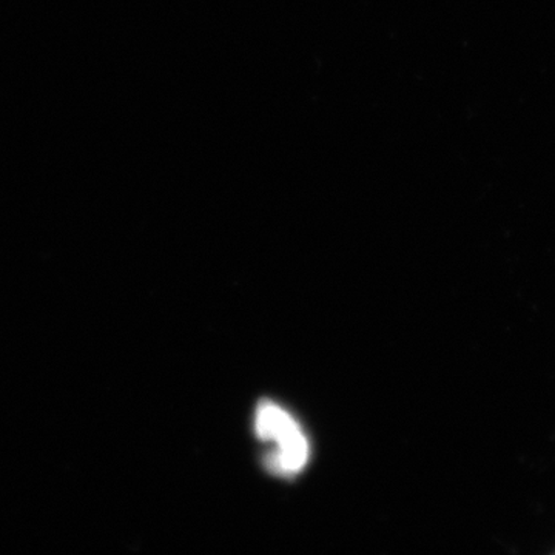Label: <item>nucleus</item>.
I'll use <instances>...</instances> for the list:
<instances>
[{
	"label": "nucleus",
	"instance_id": "obj_1",
	"mask_svg": "<svg viewBox=\"0 0 555 555\" xmlns=\"http://www.w3.org/2000/svg\"><path fill=\"white\" fill-rule=\"evenodd\" d=\"M310 447L301 427L276 441L275 448L266 456V467L280 477H295L308 466Z\"/></svg>",
	"mask_w": 555,
	"mask_h": 555
},
{
	"label": "nucleus",
	"instance_id": "obj_2",
	"mask_svg": "<svg viewBox=\"0 0 555 555\" xmlns=\"http://www.w3.org/2000/svg\"><path fill=\"white\" fill-rule=\"evenodd\" d=\"M298 427L297 420L272 401H262L259 404L255 415V433L259 440L276 443Z\"/></svg>",
	"mask_w": 555,
	"mask_h": 555
}]
</instances>
